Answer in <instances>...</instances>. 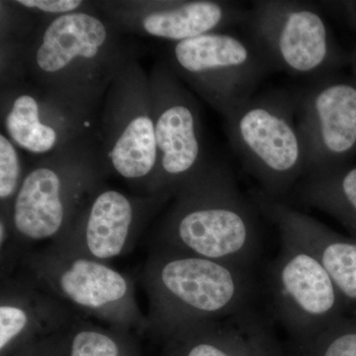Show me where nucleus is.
I'll return each instance as SVG.
<instances>
[{"label":"nucleus","mask_w":356,"mask_h":356,"mask_svg":"<svg viewBox=\"0 0 356 356\" xmlns=\"http://www.w3.org/2000/svg\"><path fill=\"white\" fill-rule=\"evenodd\" d=\"M158 165L147 194L175 195L198 172L206 153L197 100L163 60L149 74Z\"/></svg>","instance_id":"10"},{"label":"nucleus","mask_w":356,"mask_h":356,"mask_svg":"<svg viewBox=\"0 0 356 356\" xmlns=\"http://www.w3.org/2000/svg\"><path fill=\"white\" fill-rule=\"evenodd\" d=\"M295 99L307 175L346 165L356 153L355 79L322 77Z\"/></svg>","instance_id":"15"},{"label":"nucleus","mask_w":356,"mask_h":356,"mask_svg":"<svg viewBox=\"0 0 356 356\" xmlns=\"http://www.w3.org/2000/svg\"><path fill=\"white\" fill-rule=\"evenodd\" d=\"M287 356H356V323L339 320L303 341H291Z\"/></svg>","instance_id":"21"},{"label":"nucleus","mask_w":356,"mask_h":356,"mask_svg":"<svg viewBox=\"0 0 356 356\" xmlns=\"http://www.w3.org/2000/svg\"><path fill=\"white\" fill-rule=\"evenodd\" d=\"M350 62L351 67H353V76H355V79L356 81V49L355 51H353V55H351Z\"/></svg>","instance_id":"27"},{"label":"nucleus","mask_w":356,"mask_h":356,"mask_svg":"<svg viewBox=\"0 0 356 356\" xmlns=\"http://www.w3.org/2000/svg\"><path fill=\"white\" fill-rule=\"evenodd\" d=\"M16 3L38 17H57L84 10L92 2L83 0H15Z\"/></svg>","instance_id":"24"},{"label":"nucleus","mask_w":356,"mask_h":356,"mask_svg":"<svg viewBox=\"0 0 356 356\" xmlns=\"http://www.w3.org/2000/svg\"><path fill=\"white\" fill-rule=\"evenodd\" d=\"M67 356H142L134 332L103 327L81 316L65 332Z\"/></svg>","instance_id":"20"},{"label":"nucleus","mask_w":356,"mask_h":356,"mask_svg":"<svg viewBox=\"0 0 356 356\" xmlns=\"http://www.w3.org/2000/svg\"><path fill=\"white\" fill-rule=\"evenodd\" d=\"M27 252L16 238L8 215L0 211V280L16 273Z\"/></svg>","instance_id":"23"},{"label":"nucleus","mask_w":356,"mask_h":356,"mask_svg":"<svg viewBox=\"0 0 356 356\" xmlns=\"http://www.w3.org/2000/svg\"><path fill=\"white\" fill-rule=\"evenodd\" d=\"M297 197L356 231V165L308 173L297 185Z\"/></svg>","instance_id":"19"},{"label":"nucleus","mask_w":356,"mask_h":356,"mask_svg":"<svg viewBox=\"0 0 356 356\" xmlns=\"http://www.w3.org/2000/svg\"><path fill=\"white\" fill-rule=\"evenodd\" d=\"M245 26L273 69L322 79L344 63L324 16L305 2L255 1Z\"/></svg>","instance_id":"9"},{"label":"nucleus","mask_w":356,"mask_h":356,"mask_svg":"<svg viewBox=\"0 0 356 356\" xmlns=\"http://www.w3.org/2000/svg\"><path fill=\"white\" fill-rule=\"evenodd\" d=\"M163 60L222 117L254 96L273 70L250 37L227 31L170 43Z\"/></svg>","instance_id":"8"},{"label":"nucleus","mask_w":356,"mask_h":356,"mask_svg":"<svg viewBox=\"0 0 356 356\" xmlns=\"http://www.w3.org/2000/svg\"><path fill=\"white\" fill-rule=\"evenodd\" d=\"M93 3L123 34L170 43L245 25L248 15L240 4L218 0H103Z\"/></svg>","instance_id":"14"},{"label":"nucleus","mask_w":356,"mask_h":356,"mask_svg":"<svg viewBox=\"0 0 356 356\" xmlns=\"http://www.w3.org/2000/svg\"><path fill=\"white\" fill-rule=\"evenodd\" d=\"M280 238L269 274L274 313L293 341H307L341 320L343 300L308 248L286 236Z\"/></svg>","instance_id":"11"},{"label":"nucleus","mask_w":356,"mask_h":356,"mask_svg":"<svg viewBox=\"0 0 356 356\" xmlns=\"http://www.w3.org/2000/svg\"><path fill=\"white\" fill-rule=\"evenodd\" d=\"M161 356L287 355L264 318L248 308L185 327L165 341Z\"/></svg>","instance_id":"17"},{"label":"nucleus","mask_w":356,"mask_h":356,"mask_svg":"<svg viewBox=\"0 0 356 356\" xmlns=\"http://www.w3.org/2000/svg\"><path fill=\"white\" fill-rule=\"evenodd\" d=\"M222 118L229 144L261 191L282 201L307 175L296 99L274 93L252 96Z\"/></svg>","instance_id":"6"},{"label":"nucleus","mask_w":356,"mask_h":356,"mask_svg":"<svg viewBox=\"0 0 356 356\" xmlns=\"http://www.w3.org/2000/svg\"><path fill=\"white\" fill-rule=\"evenodd\" d=\"M14 275L65 302L83 317L136 334L147 332L134 281L106 262L49 243L26 252Z\"/></svg>","instance_id":"5"},{"label":"nucleus","mask_w":356,"mask_h":356,"mask_svg":"<svg viewBox=\"0 0 356 356\" xmlns=\"http://www.w3.org/2000/svg\"><path fill=\"white\" fill-rule=\"evenodd\" d=\"M96 140L106 177L149 192L158 165L149 74L137 54L110 84L96 125Z\"/></svg>","instance_id":"7"},{"label":"nucleus","mask_w":356,"mask_h":356,"mask_svg":"<svg viewBox=\"0 0 356 356\" xmlns=\"http://www.w3.org/2000/svg\"><path fill=\"white\" fill-rule=\"evenodd\" d=\"M149 298L147 332L168 341L185 327L250 308L252 270L154 248L140 273Z\"/></svg>","instance_id":"3"},{"label":"nucleus","mask_w":356,"mask_h":356,"mask_svg":"<svg viewBox=\"0 0 356 356\" xmlns=\"http://www.w3.org/2000/svg\"><path fill=\"white\" fill-rule=\"evenodd\" d=\"M9 356H67L65 332L28 344Z\"/></svg>","instance_id":"25"},{"label":"nucleus","mask_w":356,"mask_h":356,"mask_svg":"<svg viewBox=\"0 0 356 356\" xmlns=\"http://www.w3.org/2000/svg\"><path fill=\"white\" fill-rule=\"evenodd\" d=\"M170 198L163 193L133 195L103 184L72 227L50 243L107 264L132 252L147 224Z\"/></svg>","instance_id":"13"},{"label":"nucleus","mask_w":356,"mask_h":356,"mask_svg":"<svg viewBox=\"0 0 356 356\" xmlns=\"http://www.w3.org/2000/svg\"><path fill=\"white\" fill-rule=\"evenodd\" d=\"M124 35L93 1L84 10L41 17L22 41L3 40L0 74L24 76L97 122L110 84L137 54Z\"/></svg>","instance_id":"1"},{"label":"nucleus","mask_w":356,"mask_h":356,"mask_svg":"<svg viewBox=\"0 0 356 356\" xmlns=\"http://www.w3.org/2000/svg\"><path fill=\"white\" fill-rule=\"evenodd\" d=\"M19 149L0 133V211L9 214L27 172Z\"/></svg>","instance_id":"22"},{"label":"nucleus","mask_w":356,"mask_h":356,"mask_svg":"<svg viewBox=\"0 0 356 356\" xmlns=\"http://www.w3.org/2000/svg\"><path fill=\"white\" fill-rule=\"evenodd\" d=\"M0 114L1 132L37 159L92 135L97 125L24 76L0 81Z\"/></svg>","instance_id":"12"},{"label":"nucleus","mask_w":356,"mask_h":356,"mask_svg":"<svg viewBox=\"0 0 356 356\" xmlns=\"http://www.w3.org/2000/svg\"><path fill=\"white\" fill-rule=\"evenodd\" d=\"M254 202L275 224L280 235L301 243L317 257L343 303H356V242L341 238L313 217L269 198L261 191L254 194Z\"/></svg>","instance_id":"18"},{"label":"nucleus","mask_w":356,"mask_h":356,"mask_svg":"<svg viewBox=\"0 0 356 356\" xmlns=\"http://www.w3.org/2000/svg\"><path fill=\"white\" fill-rule=\"evenodd\" d=\"M0 280V356L64 334L81 317L65 302L19 276Z\"/></svg>","instance_id":"16"},{"label":"nucleus","mask_w":356,"mask_h":356,"mask_svg":"<svg viewBox=\"0 0 356 356\" xmlns=\"http://www.w3.org/2000/svg\"><path fill=\"white\" fill-rule=\"evenodd\" d=\"M106 177L96 133L37 159L6 213L21 245L30 250L36 243L58 240Z\"/></svg>","instance_id":"4"},{"label":"nucleus","mask_w":356,"mask_h":356,"mask_svg":"<svg viewBox=\"0 0 356 356\" xmlns=\"http://www.w3.org/2000/svg\"><path fill=\"white\" fill-rule=\"evenodd\" d=\"M337 6L343 8V13H346L348 19L356 28V1L337 2Z\"/></svg>","instance_id":"26"},{"label":"nucleus","mask_w":356,"mask_h":356,"mask_svg":"<svg viewBox=\"0 0 356 356\" xmlns=\"http://www.w3.org/2000/svg\"><path fill=\"white\" fill-rule=\"evenodd\" d=\"M159 221L154 248L250 269L259 250L257 208L227 163L209 158L180 185Z\"/></svg>","instance_id":"2"}]
</instances>
